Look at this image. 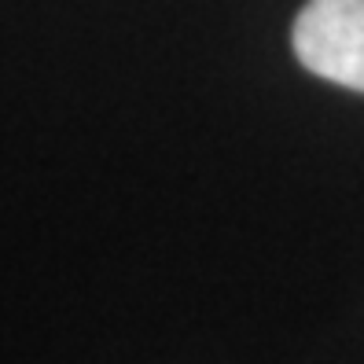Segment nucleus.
Wrapping results in <instances>:
<instances>
[{
	"label": "nucleus",
	"mask_w": 364,
	"mask_h": 364,
	"mask_svg": "<svg viewBox=\"0 0 364 364\" xmlns=\"http://www.w3.org/2000/svg\"><path fill=\"white\" fill-rule=\"evenodd\" d=\"M291 45L309 74L364 92V0H309Z\"/></svg>",
	"instance_id": "nucleus-1"
}]
</instances>
